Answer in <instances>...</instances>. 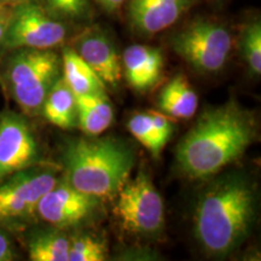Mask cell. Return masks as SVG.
<instances>
[{
	"mask_svg": "<svg viewBox=\"0 0 261 261\" xmlns=\"http://www.w3.org/2000/svg\"><path fill=\"white\" fill-rule=\"evenodd\" d=\"M255 137V119L237 102L210 108L177 146V165L185 177L207 179L236 162Z\"/></svg>",
	"mask_w": 261,
	"mask_h": 261,
	"instance_id": "1",
	"label": "cell"
},
{
	"mask_svg": "<svg viewBox=\"0 0 261 261\" xmlns=\"http://www.w3.org/2000/svg\"><path fill=\"white\" fill-rule=\"evenodd\" d=\"M254 219V188L247 178L231 175L202 194L195 208V236L205 253L224 256L242 244Z\"/></svg>",
	"mask_w": 261,
	"mask_h": 261,
	"instance_id": "2",
	"label": "cell"
},
{
	"mask_svg": "<svg viewBox=\"0 0 261 261\" xmlns=\"http://www.w3.org/2000/svg\"><path fill=\"white\" fill-rule=\"evenodd\" d=\"M63 163L71 187L99 200L119 192L129 178L135 155L121 140L87 136L68 142Z\"/></svg>",
	"mask_w": 261,
	"mask_h": 261,
	"instance_id": "3",
	"label": "cell"
},
{
	"mask_svg": "<svg viewBox=\"0 0 261 261\" xmlns=\"http://www.w3.org/2000/svg\"><path fill=\"white\" fill-rule=\"evenodd\" d=\"M10 92L25 114L41 113L48 91L62 76V60L52 48H17L6 67Z\"/></svg>",
	"mask_w": 261,
	"mask_h": 261,
	"instance_id": "4",
	"label": "cell"
},
{
	"mask_svg": "<svg viewBox=\"0 0 261 261\" xmlns=\"http://www.w3.org/2000/svg\"><path fill=\"white\" fill-rule=\"evenodd\" d=\"M173 51L201 73H217L230 56L232 37L226 27L208 18H196L171 39Z\"/></svg>",
	"mask_w": 261,
	"mask_h": 261,
	"instance_id": "5",
	"label": "cell"
},
{
	"mask_svg": "<svg viewBox=\"0 0 261 261\" xmlns=\"http://www.w3.org/2000/svg\"><path fill=\"white\" fill-rule=\"evenodd\" d=\"M115 215L127 232L151 236L165 226V207L149 174L139 171L117 192Z\"/></svg>",
	"mask_w": 261,
	"mask_h": 261,
	"instance_id": "6",
	"label": "cell"
},
{
	"mask_svg": "<svg viewBox=\"0 0 261 261\" xmlns=\"http://www.w3.org/2000/svg\"><path fill=\"white\" fill-rule=\"evenodd\" d=\"M57 181L55 172L37 166L0 181V224L17 223L34 217L41 197Z\"/></svg>",
	"mask_w": 261,
	"mask_h": 261,
	"instance_id": "7",
	"label": "cell"
},
{
	"mask_svg": "<svg viewBox=\"0 0 261 261\" xmlns=\"http://www.w3.org/2000/svg\"><path fill=\"white\" fill-rule=\"evenodd\" d=\"M65 37L67 28L61 21L41 6L23 2L12 11L2 44L10 50H48L61 45Z\"/></svg>",
	"mask_w": 261,
	"mask_h": 261,
	"instance_id": "8",
	"label": "cell"
},
{
	"mask_svg": "<svg viewBox=\"0 0 261 261\" xmlns=\"http://www.w3.org/2000/svg\"><path fill=\"white\" fill-rule=\"evenodd\" d=\"M39 148L33 130L22 115L0 114V181L15 173L37 166Z\"/></svg>",
	"mask_w": 261,
	"mask_h": 261,
	"instance_id": "9",
	"label": "cell"
},
{
	"mask_svg": "<svg viewBox=\"0 0 261 261\" xmlns=\"http://www.w3.org/2000/svg\"><path fill=\"white\" fill-rule=\"evenodd\" d=\"M97 205L98 198L76 190L68 181H57L41 197L37 214L52 226L64 228L83 223Z\"/></svg>",
	"mask_w": 261,
	"mask_h": 261,
	"instance_id": "10",
	"label": "cell"
},
{
	"mask_svg": "<svg viewBox=\"0 0 261 261\" xmlns=\"http://www.w3.org/2000/svg\"><path fill=\"white\" fill-rule=\"evenodd\" d=\"M196 0H129L127 16L137 33L146 37L172 27Z\"/></svg>",
	"mask_w": 261,
	"mask_h": 261,
	"instance_id": "11",
	"label": "cell"
},
{
	"mask_svg": "<svg viewBox=\"0 0 261 261\" xmlns=\"http://www.w3.org/2000/svg\"><path fill=\"white\" fill-rule=\"evenodd\" d=\"M75 51L106 86L115 89L121 80L122 61L115 45L100 31H90L76 42Z\"/></svg>",
	"mask_w": 261,
	"mask_h": 261,
	"instance_id": "12",
	"label": "cell"
},
{
	"mask_svg": "<svg viewBox=\"0 0 261 261\" xmlns=\"http://www.w3.org/2000/svg\"><path fill=\"white\" fill-rule=\"evenodd\" d=\"M127 83L138 92H145L155 86L162 76L163 56L158 47L132 45L122 56Z\"/></svg>",
	"mask_w": 261,
	"mask_h": 261,
	"instance_id": "13",
	"label": "cell"
},
{
	"mask_svg": "<svg viewBox=\"0 0 261 261\" xmlns=\"http://www.w3.org/2000/svg\"><path fill=\"white\" fill-rule=\"evenodd\" d=\"M158 106L166 115L175 119H191L197 112L198 97L182 74L172 77L160 92Z\"/></svg>",
	"mask_w": 261,
	"mask_h": 261,
	"instance_id": "14",
	"label": "cell"
},
{
	"mask_svg": "<svg viewBox=\"0 0 261 261\" xmlns=\"http://www.w3.org/2000/svg\"><path fill=\"white\" fill-rule=\"evenodd\" d=\"M41 114L51 125L60 128L69 129L76 127V96L65 83L63 76H61L48 91L42 104Z\"/></svg>",
	"mask_w": 261,
	"mask_h": 261,
	"instance_id": "15",
	"label": "cell"
},
{
	"mask_svg": "<svg viewBox=\"0 0 261 261\" xmlns=\"http://www.w3.org/2000/svg\"><path fill=\"white\" fill-rule=\"evenodd\" d=\"M62 76L75 93V96L106 92V85L75 51V48H63Z\"/></svg>",
	"mask_w": 261,
	"mask_h": 261,
	"instance_id": "16",
	"label": "cell"
},
{
	"mask_svg": "<svg viewBox=\"0 0 261 261\" xmlns=\"http://www.w3.org/2000/svg\"><path fill=\"white\" fill-rule=\"evenodd\" d=\"M70 241L57 231L34 233L28 243L29 259L33 261H68Z\"/></svg>",
	"mask_w": 261,
	"mask_h": 261,
	"instance_id": "17",
	"label": "cell"
},
{
	"mask_svg": "<svg viewBox=\"0 0 261 261\" xmlns=\"http://www.w3.org/2000/svg\"><path fill=\"white\" fill-rule=\"evenodd\" d=\"M240 51L253 74L261 73V23L259 19L247 22L240 35Z\"/></svg>",
	"mask_w": 261,
	"mask_h": 261,
	"instance_id": "18",
	"label": "cell"
},
{
	"mask_svg": "<svg viewBox=\"0 0 261 261\" xmlns=\"http://www.w3.org/2000/svg\"><path fill=\"white\" fill-rule=\"evenodd\" d=\"M127 127L140 144L149 150L150 154L154 158H159L167 143L156 132L149 113L136 114L128 120Z\"/></svg>",
	"mask_w": 261,
	"mask_h": 261,
	"instance_id": "19",
	"label": "cell"
},
{
	"mask_svg": "<svg viewBox=\"0 0 261 261\" xmlns=\"http://www.w3.org/2000/svg\"><path fill=\"white\" fill-rule=\"evenodd\" d=\"M107 256V246L96 237L83 234L70 241L68 261H104Z\"/></svg>",
	"mask_w": 261,
	"mask_h": 261,
	"instance_id": "20",
	"label": "cell"
},
{
	"mask_svg": "<svg viewBox=\"0 0 261 261\" xmlns=\"http://www.w3.org/2000/svg\"><path fill=\"white\" fill-rule=\"evenodd\" d=\"M51 14L68 19H83L89 15L90 0H42Z\"/></svg>",
	"mask_w": 261,
	"mask_h": 261,
	"instance_id": "21",
	"label": "cell"
},
{
	"mask_svg": "<svg viewBox=\"0 0 261 261\" xmlns=\"http://www.w3.org/2000/svg\"><path fill=\"white\" fill-rule=\"evenodd\" d=\"M77 107V121L76 126L83 130L86 136H99L104 130L109 128L112 122L108 121L103 116H100L97 112L91 109L83 103H79L76 100Z\"/></svg>",
	"mask_w": 261,
	"mask_h": 261,
	"instance_id": "22",
	"label": "cell"
},
{
	"mask_svg": "<svg viewBox=\"0 0 261 261\" xmlns=\"http://www.w3.org/2000/svg\"><path fill=\"white\" fill-rule=\"evenodd\" d=\"M150 119H151L152 125H154L156 132L159 133L160 137L165 140L166 143L168 142L169 138H171L173 135V125L172 122L169 121L167 116H165L163 114L150 112L149 113Z\"/></svg>",
	"mask_w": 261,
	"mask_h": 261,
	"instance_id": "23",
	"label": "cell"
},
{
	"mask_svg": "<svg viewBox=\"0 0 261 261\" xmlns=\"http://www.w3.org/2000/svg\"><path fill=\"white\" fill-rule=\"evenodd\" d=\"M14 247L4 231L0 230V261H11L15 259Z\"/></svg>",
	"mask_w": 261,
	"mask_h": 261,
	"instance_id": "24",
	"label": "cell"
},
{
	"mask_svg": "<svg viewBox=\"0 0 261 261\" xmlns=\"http://www.w3.org/2000/svg\"><path fill=\"white\" fill-rule=\"evenodd\" d=\"M11 15L12 11L8 8L0 12V45H2L3 39H4L6 28H8L10 19H11Z\"/></svg>",
	"mask_w": 261,
	"mask_h": 261,
	"instance_id": "25",
	"label": "cell"
},
{
	"mask_svg": "<svg viewBox=\"0 0 261 261\" xmlns=\"http://www.w3.org/2000/svg\"><path fill=\"white\" fill-rule=\"evenodd\" d=\"M98 2L106 8L108 11H115L121 6L125 0H98Z\"/></svg>",
	"mask_w": 261,
	"mask_h": 261,
	"instance_id": "26",
	"label": "cell"
},
{
	"mask_svg": "<svg viewBox=\"0 0 261 261\" xmlns=\"http://www.w3.org/2000/svg\"><path fill=\"white\" fill-rule=\"evenodd\" d=\"M5 2H10V3H23L25 0H5Z\"/></svg>",
	"mask_w": 261,
	"mask_h": 261,
	"instance_id": "27",
	"label": "cell"
},
{
	"mask_svg": "<svg viewBox=\"0 0 261 261\" xmlns=\"http://www.w3.org/2000/svg\"><path fill=\"white\" fill-rule=\"evenodd\" d=\"M6 8H5V6L4 5H0V12H2L3 11V10H5Z\"/></svg>",
	"mask_w": 261,
	"mask_h": 261,
	"instance_id": "28",
	"label": "cell"
}]
</instances>
